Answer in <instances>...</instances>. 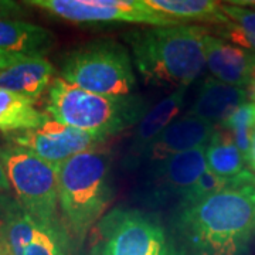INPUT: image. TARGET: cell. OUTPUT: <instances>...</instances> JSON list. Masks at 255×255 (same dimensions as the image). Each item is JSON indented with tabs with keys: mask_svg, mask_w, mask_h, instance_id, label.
I'll list each match as a JSON object with an SVG mask.
<instances>
[{
	"mask_svg": "<svg viewBox=\"0 0 255 255\" xmlns=\"http://www.w3.org/2000/svg\"><path fill=\"white\" fill-rule=\"evenodd\" d=\"M177 227L193 255H243L255 237V174L247 172L228 187L180 204Z\"/></svg>",
	"mask_w": 255,
	"mask_h": 255,
	"instance_id": "6da1fadb",
	"label": "cell"
},
{
	"mask_svg": "<svg viewBox=\"0 0 255 255\" xmlns=\"http://www.w3.org/2000/svg\"><path fill=\"white\" fill-rule=\"evenodd\" d=\"M203 26H167L132 30L125 34L137 71L147 85L187 88L206 67Z\"/></svg>",
	"mask_w": 255,
	"mask_h": 255,
	"instance_id": "7a4b0ae2",
	"label": "cell"
},
{
	"mask_svg": "<svg viewBox=\"0 0 255 255\" xmlns=\"http://www.w3.org/2000/svg\"><path fill=\"white\" fill-rule=\"evenodd\" d=\"M58 204L68 234L81 243L112 200L111 156L92 149L57 164Z\"/></svg>",
	"mask_w": 255,
	"mask_h": 255,
	"instance_id": "3957f363",
	"label": "cell"
},
{
	"mask_svg": "<svg viewBox=\"0 0 255 255\" xmlns=\"http://www.w3.org/2000/svg\"><path fill=\"white\" fill-rule=\"evenodd\" d=\"M46 111L50 118L64 125L108 139L136 127L149 105L139 95L95 94L57 77L48 87Z\"/></svg>",
	"mask_w": 255,
	"mask_h": 255,
	"instance_id": "277c9868",
	"label": "cell"
},
{
	"mask_svg": "<svg viewBox=\"0 0 255 255\" xmlns=\"http://www.w3.org/2000/svg\"><path fill=\"white\" fill-rule=\"evenodd\" d=\"M60 77L82 90L111 97H128L136 87L127 47L111 38L94 40L63 57Z\"/></svg>",
	"mask_w": 255,
	"mask_h": 255,
	"instance_id": "5b68a950",
	"label": "cell"
},
{
	"mask_svg": "<svg viewBox=\"0 0 255 255\" xmlns=\"http://www.w3.org/2000/svg\"><path fill=\"white\" fill-rule=\"evenodd\" d=\"M0 160L20 206L40 221H60L57 166L16 145L1 149Z\"/></svg>",
	"mask_w": 255,
	"mask_h": 255,
	"instance_id": "8992f818",
	"label": "cell"
},
{
	"mask_svg": "<svg viewBox=\"0 0 255 255\" xmlns=\"http://www.w3.org/2000/svg\"><path fill=\"white\" fill-rule=\"evenodd\" d=\"M92 255H172V248L156 220L117 209L98 223Z\"/></svg>",
	"mask_w": 255,
	"mask_h": 255,
	"instance_id": "52a82bcc",
	"label": "cell"
},
{
	"mask_svg": "<svg viewBox=\"0 0 255 255\" xmlns=\"http://www.w3.org/2000/svg\"><path fill=\"white\" fill-rule=\"evenodd\" d=\"M68 237L61 221H40L23 207L10 211L0 227V241L9 255H68Z\"/></svg>",
	"mask_w": 255,
	"mask_h": 255,
	"instance_id": "ba28073f",
	"label": "cell"
},
{
	"mask_svg": "<svg viewBox=\"0 0 255 255\" xmlns=\"http://www.w3.org/2000/svg\"><path fill=\"white\" fill-rule=\"evenodd\" d=\"M64 20L78 24H107V23H137L152 27H167L184 24L180 20L162 13H143L119 4L114 0H26Z\"/></svg>",
	"mask_w": 255,
	"mask_h": 255,
	"instance_id": "9c48e42d",
	"label": "cell"
},
{
	"mask_svg": "<svg viewBox=\"0 0 255 255\" xmlns=\"http://www.w3.org/2000/svg\"><path fill=\"white\" fill-rule=\"evenodd\" d=\"M10 140L57 166L78 153L98 149L107 137L92 135L47 117L40 127L11 133Z\"/></svg>",
	"mask_w": 255,
	"mask_h": 255,
	"instance_id": "30bf717a",
	"label": "cell"
},
{
	"mask_svg": "<svg viewBox=\"0 0 255 255\" xmlns=\"http://www.w3.org/2000/svg\"><path fill=\"white\" fill-rule=\"evenodd\" d=\"M149 166L147 189L153 200L164 201L173 196L183 199L207 169L206 146L177 153Z\"/></svg>",
	"mask_w": 255,
	"mask_h": 255,
	"instance_id": "8fae6325",
	"label": "cell"
},
{
	"mask_svg": "<svg viewBox=\"0 0 255 255\" xmlns=\"http://www.w3.org/2000/svg\"><path fill=\"white\" fill-rule=\"evenodd\" d=\"M186 88H177L170 95L157 102L153 108H149L146 115L135 128L132 140L128 146L125 156V167L136 169L146 160L147 152L159 135L169 127L174 119H177L184 107Z\"/></svg>",
	"mask_w": 255,
	"mask_h": 255,
	"instance_id": "7c38bea8",
	"label": "cell"
},
{
	"mask_svg": "<svg viewBox=\"0 0 255 255\" xmlns=\"http://www.w3.org/2000/svg\"><path fill=\"white\" fill-rule=\"evenodd\" d=\"M204 47L206 67L213 78L240 88H247L250 85L255 75L254 53L210 33L204 38Z\"/></svg>",
	"mask_w": 255,
	"mask_h": 255,
	"instance_id": "4fadbf2b",
	"label": "cell"
},
{
	"mask_svg": "<svg viewBox=\"0 0 255 255\" xmlns=\"http://www.w3.org/2000/svg\"><path fill=\"white\" fill-rule=\"evenodd\" d=\"M214 130L216 125L190 115L174 119L150 146L146 160H149V164H153L177 153L204 147Z\"/></svg>",
	"mask_w": 255,
	"mask_h": 255,
	"instance_id": "5bb4252c",
	"label": "cell"
},
{
	"mask_svg": "<svg viewBox=\"0 0 255 255\" xmlns=\"http://www.w3.org/2000/svg\"><path fill=\"white\" fill-rule=\"evenodd\" d=\"M247 101L246 88L228 85L211 77L201 84L199 94L186 115L219 127Z\"/></svg>",
	"mask_w": 255,
	"mask_h": 255,
	"instance_id": "9a60e30c",
	"label": "cell"
},
{
	"mask_svg": "<svg viewBox=\"0 0 255 255\" xmlns=\"http://www.w3.org/2000/svg\"><path fill=\"white\" fill-rule=\"evenodd\" d=\"M55 44L54 34L47 28L17 18L0 20V50L31 58H44Z\"/></svg>",
	"mask_w": 255,
	"mask_h": 255,
	"instance_id": "2e32d148",
	"label": "cell"
},
{
	"mask_svg": "<svg viewBox=\"0 0 255 255\" xmlns=\"http://www.w3.org/2000/svg\"><path fill=\"white\" fill-rule=\"evenodd\" d=\"M55 68L46 58H24L0 71V88L37 101L53 81Z\"/></svg>",
	"mask_w": 255,
	"mask_h": 255,
	"instance_id": "e0dca14e",
	"label": "cell"
},
{
	"mask_svg": "<svg viewBox=\"0 0 255 255\" xmlns=\"http://www.w3.org/2000/svg\"><path fill=\"white\" fill-rule=\"evenodd\" d=\"M206 162L209 170L224 179H236L250 172L246 157L240 152L231 133L221 127H216L206 146Z\"/></svg>",
	"mask_w": 255,
	"mask_h": 255,
	"instance_id": "ac0fdd59",
	"label": "cell"
},
{
	"mask_svg": "<svg viewBox=\"0 0 255 255\" xmlns=\"http://www.w3.org/2000/svg\"><path fill=\"white\" fill-rule=\"evenodd\" d=\"M36 101L0 88V130L17 133L40 127L48 115L34 107Z\"/></svg>",
	"mask_w": 255,
	"mask_h": 255,
	"instance_id": "d6986e66",
	"label": "cell"
},
{
	"mask_svg": "<svg viewBox=\"0 0 255 255\" xmlns=\"http://www.w3.org/2000/svg\"><path fill=\"white\" fill-rule=\"evenodd\" d=\"M146 4L164 16L187 21H207L226 24L227 16L223 11L220 0H145Z\"/></svg>",
	"mask_w": 255,
	"mask_h": 255,
	"instance_id": "ffe728a7",
	"label": "cell"
},
{
	"mask_svg": "<svg viewBox=\"0 0 255 255\" xmlns=\"http://www.w3.org/2000/svg\"><path fill=\"white\" fill-rule=\"evenodd\" d=\"M228 21L221 24V38L255 54V10L223 4Z\"/></svg>",
	"mask_w": 255,
	"mask_h": 255,
	"instance_id": "44dd1931",
	"label": "cell"
},
{
	"mask_svg": "<svg viewBox=\"0 0 255 255\" xmlns=\"http://www.w3.org/2000/svg\"><path fill=\"white\" fill-rule=\"evenodd\" d=\"M219 127L224 128L231 133L240 152L246 157L248 163V155L251 147V137L255 129V102L247 101L241 107H238L230 117Z\"/></svg>",
	"mask_w": 255,
	"mask_h": 255,
	"instance_id": "7402d4cb",
	"label": "cell"
},
{
	"mask_svg": "<svg viewBox=\"0 0 255 255\" xmlns=\"http://www.w3.org/2000/svg\"><path fill=\"white\" fill-rule=\"evenodd\" d=\"M236 179H224V177H220L216 173H213L209 169H206L204 173L197 179V182L191 186L190 190L184 194V197L180 200V204H189V203L201 200L210 194H214V193L228 187L231 183H234Z\"/></svg>",
	"mask_w": 255,
	"mask_h": 255,
	"instance_id": "603a6c76",
	"label": "cell"
},
{
	"mask_svg": "<svg viewBox=\"0 0 255 255\" xmlns=\"http://www.w3.org/2000/svg\"><path fill=\"white\" fill-rule=\"evenodd\" d=\"M23 14L24 11L16 0H0V20L18 18Z\"/></svg>",
	"mask_w": 255,
	"mask_h": 255,
	"instance_id": "cb8c5ba5",
	"label": "cell"
},
{
	"mask_svg": "<svg viewBox=\"0 0 255 255\" xmlns=\"http://www.w3.org/2000/svg\"><path fill=\"white\" fill-rule=\"evenodd\" d=\"M114 1H117L119 4H124V6H128V7L139 10V11H143V13H150V14L159 13V11L152 9L149 4H146L145 0H114Z\"/></svg>",
	"mask_w": 255,
	"mask_h": 255,
	"instance_id": "d4e9b609",
	"label": "cell"
},
{
	"mask_svg": "<svg viewBox=\"0 0 255 255\" xmlns=\"http://www.w3.org/2000/svg\"><path fill=\"white\" fill-rule=\"evenodd\" d=\"M24 58H28V57H24V55H18V54H11V53H6V51H1L0 50V71L7 68L13 64L18 63Z\"/></svg>",
	"mask_w": 255,
	"mask_h": 255,
	"instance_id": "484cf974",
	"label": "cell"
},
{
	"mask_svg": "<svg viewBox=\"0 0 255 255\" xmlns=\"http://www.w3.org/2000/svg\"><path fill=\"white\" fill-rule=\"evenodd\" d=\"M10 189V183L9 179H7V174H6V170H4V166L0 160V194L1 193H6L9 191Z\"/></svg>",
	"mask_w": 255,
	"mask_h": 255,
	"instance_id": "4316f807",
	"label": "cell"
},
{
	"mask_svg": "<svg viewBox=\"0 0 255 255\" xmlns=\"http://www.w3.org/2000/svg\"><path fill=\"white\" fill-rule=\"evenodd\" d=\"M248 166L251 167L253 173H255V129L251 137V147H250V155H248Z\"/></svg>",
	"mask_w": 255,
	"mask_h": 255,
	"instance_id": "83f0119b",
	"label": "cell"
},
{
	"mask_svg": "<svg viewBox=\"0 0 255 255\" xmlns=\"http://www.w3.org/2000/svg\"><path fill=\"white\" fill-rule=\"evenodd\" d=\"M230 6L246 7V6H255V0H224Z\"/></svg>",
	"mask_w": 255,
	"mask_h": 255,
	"instance_id": "f1b7e54d",
	"label": "cell"
},
{
	"mask_svg": "<svg viewBox=\"0 0 255 255\" xmlns=\"http://www.w3.org/2000/svg\"><path fill=\"white\" fill-rule=\"evenodd\" d=\"M0 255H9L7 254V251H6V248L1 244V241H0Z\"/></svg>",
	"mask_w": 255,
	"mask_h": 255,
	"instance_id": "f546056e",
	"label": "cell"
}]
</instances>
